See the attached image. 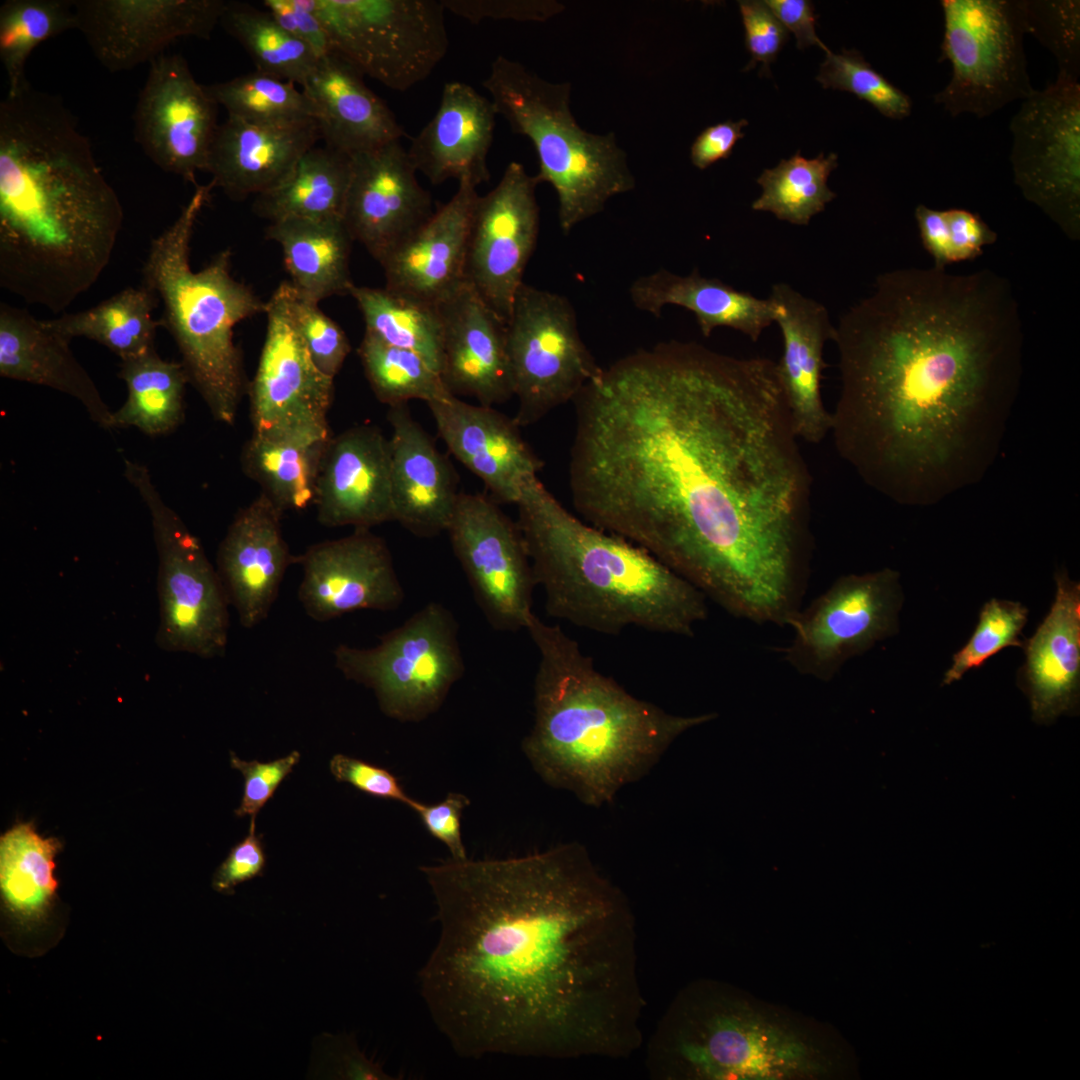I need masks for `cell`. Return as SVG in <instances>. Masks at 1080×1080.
I'll return each instance as SVG.
<instances>
[{"label": "cell", "instance_id": "1", "mask_svg": "<svg viewBox=\"0 0 1080 1080\" xmlns=\"http://www.w3.org/2000/svg\"><path fill=\"white\" fill-rule=\"evenodd\" d=\"M573 401L580 517L734 616L787 624L812 479L776 362L669 341L601 368Z\"/></svg>", "mask_w": 1080, "mask_h": 1080}, {"label": "cell", "instance_id": "2", "mask_svg": "<svg viewBox=\"0 0 1080 1080\" xmlns=\"http://www.w3.org/2000/svg\"><path fill=\"white\" fill-rule=\"evenodd\" d=\"M420 870L439 937L419 991L456 1054L622 1058L640 1047L635 918L583 845Z\"/></svg>", "mask_w": 1080, "mask_h": 1080}, {"label": "cell", "instance_id": "3", "mask_svg": "<svg viewBox=\"0 0 1080 1080\" xmlns=\"http://www.w3.org/2000/svg\"><path fill=\"white\" fill-rule=\"evenodd\" d=\"M839 456L901 504H927L979 478L1017 394L1023 350L1008 279L983 269L901 268L835 326Z\"/></svg>", "mask_w": 1080, "mask_h": 1080}, {"label": "cell", "instance_id": "4", "mask_svg": "<svg viewBox=\"0 0 1080 1080\" xmlns=\"http://www.w3.org/2000/svg\"><path fill=\"white\" fill-rule=\"evenodd\" d=\"M124 212L63 100L28 85L0 102V287L54 314L99 279Z\"/></svg>", "mask_w": 1080, "mask_h": 1080}, {"label": "cell", "instance_id": "5", "mask_svg": "<svg viewBox=\"0 0 1080 1080\" xmlns=\"http://www.w3.org/2000/svg\"><path fill=\"white\" fill-rule=\"evenodd\" d=\"M534 722L522 749L550 786L601 807L645 776L670 745L716 713L682 716L630 694L601 673L578 642L535 614Z\"/></svg>", "mask_w": 1080, "mask_h": 1080}, {"label": "cell", "instance_id": "6", "mask_svg": "<svg viewBox=\"0 0 1080 1080\" xmlns=\"http://www.w3.org/2000/svg\"><path fill=\"white\" fill-rule=\"evenodd\" d=\"M515 505L550 617L606 635L637 627L684 637L707 618L699 589L640 546L574 516L538 478Z\"/></svg>", "mask_w": 1080, "mask_h": 1080}, {"label": "cell", "instance_id": "7", "mask_svg": "<svg viewBox=\"0 0 1080 1080\" xmlns=\"http://www.w3.org/2000/svg\"><path fill=\"white\" fill-rule=\"evenodd\" d=\"M832 1043L787 1012L728 984L683 988L647 1046V1067L662 1080H780L833 1075Z\"/></svg>", "mask_w": 1080, "mask_h": 1080}, {"label": "cell", "instance_id": "8", "mask_svg": "<svg viewBox=\"0 0 1080 1080\" xmlns=\"http://www.w3.org/2000/svg\"><path fill=\"white\" fill-rule=\"evenodd\" d=\"M213 188L211 181L197 185L176 220L152 239L142 284L162 302L158 321L174 339L189 382L212 416L229 425L235 421L245 389L234 328L265 313L266 303L233 277L229 249L199 271L191 267L194 227Z\"/></svg>", "mask_w": 1080, "mask_h": 1080}, {"label": "cell", "instance_id": "9", "mask_svg": "<svg viewBox=\"0 0 1080 1080\" xmlns=\"http://www.w3.org/2000/svg\"><path fill=\"white\" fill-rule=\"evenodd\" d=\"M482 86L512 131L532 142L539 162L536 177L556 192L564 235L602 212L612 197L635 188L627 155L615 134L591 133L576 121L570 83L550 82L499 55Z\"/></svg>", "mask_w": 1080, "mask_h": 1080}, {"label": "cell", "instance_id": "10", "mask_svg": "<svg viewBox=\"0 0 1080 1080\" xmlns=\"http://www.w3.org/2000/svg\"><path fill=\"white\" fill-rule=\"evenodd\" d=\"M458 629L448 608L429 602L374 647L338 645L334 663L348 680L374 692L385 715L419 722L440 708L465 672Z\"/></svg>", "mask_w": 1080, "mask_h": 1080}, {"label": "cell", "instance_id": "11", "mask_svg": "<svg viewBox=\"0 0 1080 1080\" xmlns=\"http://www.w3.org/2000/svg\"><path fill=\"white\" fill-rule=\"evenodd\" d=\"M124 476L151 515L157 549L160 621L157 645L201 658L223 656L230 605L199 539L160 496L145 465L125 460Z\"/></svg>", "mask_w": 1080, "mask_h": 1080}, {"label": "cell", "instance_id": "12", "mask_svg": "<svg viewBox=\"0 0 1080 1080\" xmlns=\"http://www.w3.org/2000/svg\"><path fill=\"white\" fill-rule=\"evenodd\" d=\"M944 34L939 61L952 75L933 96L952 117L986 118L1035 89L1028 73L1023 0H941Z\"/></svg>", "mask_w": 1080, "mask_h": 1080}, {"label": "cell", "instance_id": "13", "mask_svg": "<svg viewBox=\"0 0 1080 1080\" xmlns=\"http://www.w3.org/2000/svg\"><path fill=\"white\" fill-rule=\"evenodd\" d=\"M333 51L363 76L404 92L445 57V8L435 0H302Z\"/></svg>", "mask_w": 1080, "mask_h": 1080}, {"label": "cell", "instance_id": "14", "mask_svg": "<svg viewBox=\"0 0 1080 1080\" xmlns=\"http://www.w3.org/2000/svg\"><path fill=\"white\" fill-rule=\"evenodd\" d=\"M506 347L519 427L574 400L601 370L580 336L571 302L525 282L506 324Z\"/></svg>", "mask_w": 1080, "mask_h": 1080}, {"label": "cell", "instance_id": "15", "mask_svg": "<svg viewBox=\"0 0 1080 1080\" xmlns=\"http://www.w3.org/2000/svg\"><path fill=\"white\" fill-rule=\"evenodd\" d=\"M1014 183L1072 241L1080 239V84L1062 72L1010 121Z\"/></svg>", "mask_w": 1080, "mask_h": 1080}, {"label": "cell", "instance_id": "16", "mask_svg": "<svg viewBox=\"0 0 1080 1080\" xmlns=\"http://www.w3.org/2000/svg\"><path fill=\"white\" fill-rule=\"evenodd\" d=\"M903 599L893 569L840 576L789 619L793 638L784 660L802 675L830 681L848 660L898 633Z\"/></svg>", "mask_w": 1080, "mask_h": 1080}, {"label": "cell", "instance_id": "17", "mask_svg": "<svg viewBox=\"0 0 1080 1080\" xmlns=\"http://www.w3.org/2000/svg\"><path fill=\"white\" fill-rule=\"evenodd\" d=\"M266 336L249 388L253 436L330 437L334 378L315 365L291 316L288 281L266 302Z\"/></svg>", "mask_w": 1080, "mask_h": 1080}, {"label": "cell", "instance_id": "18", "mask_svg": "<svg viewBox=\"0 0 1080 1080\" xmlns=\"http://www.w3.org/2000/svg\"><path fill=\"white\" fill-rule=\"evenodd\" d=\"M446 532L489 625L526 629L536 583L517 522L491 496L460 492Z\"/></svg>", "mask_w": 1080, "mask_h": 1080}, {"label": "cell", "instance_id": "19", "mask_svg": "<svg viewBox=\"0 0 1080 1080\" xmlns=\"http://www.w3.org/2000/svg\"><path fill=\"white\" fill-rule=\"evenodd\" d=\"M538 183L512 161L497 185L478 195L472 213L466 282L505 325L538 239Z\"/></svg>", "mask_w": 1080, "mask_h": 1080}, {"label": "cell", "instance_id": "20", "mask_svg": "<svg viewBox=\"0 0 1080 1080\" xmlns=\"http://www.w3.org/2000/svg\"><path fill=\"white\" fill-rule=\"evenodd\" d=\"M217 103L180 54L150 62L133 113L134 138L161 170L196 184L218 128Z\"/></svg>", "mask_w": 1080, "mask_h": 1080}, {"label": "cell", "instance_id": "21", "mask_svg": "<svg viewBox=\"0 0 1080 1080\" xmlns=\"http://www.w3.org/2000/svg\"><path fill=\"white\" fill-rule=\"evenodd\" d=\"M76 30L109 72L151 62L174 40L210 38L227 1L73 0Z\"/></svg>", "mask_w": 1080, "mask_h": 1080}, {"label": "cell", "instance_id": "22", "mask_svg": "<svg viewBox=\"0 0 1080 1080\" xmlns=\"http://www.w3.org/2000/svg\"><path fill=\"white\" fill-rule=\"evenodd\" d=\"M297 563L303 570L298 599L315 621L363 609L395 610L404 600L389 548L370 529L314 544Z\"/></svg>", "mask_w": 1080, "mask_h": 1080}, {"label": "cell", "instance_id": "23", "mask_svg": "<svg viewBox=\"0 0 1080 1080\" xmlns=\"http://www.w3.org/2000/svg\"><path fill=\"white\" fill-rule=\"evenodd\" d=\"M343 221L354 241L379 261L435 212L401 140L351 157Z\"/></svg>", "mask_w": 1080, "mask_h": 1080}, {"label": "cell", "instance_id": "24", "mask_svg": "<svg viewBox=\"0 0 1080 1080\" xmlns=\"http://www.w3.org/2000/svg\"><path fill=\"white\" fill-rule=\"evenodd\" d=\"M314 504L326 527L371 529L393 521L390 442L378 427L357 425L330 438Z\"/></svg>", "mask_w": 1080, "mask_h": 1080}, {"label": "cell", "instance_id": "25", "mask_svg": "<svg viewBox=\"0 0 1080 1080\" xmlns=\"http://www.w3.org/2000/svg\"><path fill=\"white\" fill-rule=\"evenodd\" d=\"M427 405L450 453L484 483L498 504H516L524 488L538 478L543 462L514 419L454 395Z\"/></svg>", "mask_w": 1080, "mask_h": 1080}, {"label": "cell", "instance_id": "26", "mask_svg": "<svg viewBox=\"0 0 1080 1080\" xmlns=\"http://www.w3.org/2000/svg\"><path fill=\"white\" fill-rule=\"evenodd\" d=\"M282 513L261 492L236 514L219 545L216 569L244 628L268 617L288 567L297 563L282 534Z\"/></svg>", "mask_w": 1080, "mask_h": 1080}, {"label": "cell", "instance_id": "27", "mask_svg": "<svg viewBox=\"0 0 1080 1080\" xmlns=\"http://www.w3.org/2000/svg\"><path fill=\"white\" fill-rule=\"evenodd\" d=\"M437 307L442 321L441 377L447 390L489 407L514 397L506 325L467 282Z\"/></svg>", "mask_w": 1080, "mask_h": 1080}, {"label": "cell", "instance_id": "28", "mask_svg": "<svg viewBox=\"0 0 1080 1080\" xmlns=\"http://www.w3.org/2000/svg\"><path fill=\"white\" fill-rule=\"evenodd\" d=\"M476 187L458 183L452 198L378 262L387 289L438 305L465 283V264Z\"/></svg>", "mask_w": 1080, "mask_h": 1080}, {"label": "cell", "instance_id": "29", "mask_svg": "<svg viewBox=\"0 0 1080 1080\" xmlns=\"http://www.w3.org/2000/svg\"><path fill=\"white\" fill-rule=\"evenodd\" d=\"M783 339L778 375L799 440L821 442L831 429V413L823 404L821 376L823 350L833 341L835 326L827 308L787 283L771 287L768 297Z\"/></svg>", "mask_w": 1080, "mask_h": 1080}, {"label": "cell", "instance_id": "30", "mask_svg": "<svg viewBox=\"0 0 1080 1080\" xmlns=\"http://www.w3.org/2000/svg\"><path fill=\"white\" fill-rule=\"evenodd\" d=\"M387 419L393 521L414 536H437L447 530L460 494L456 473L407 404L391 406Z\"/></svg>", "mask_w": 1080, "mask_h": 1080}, {"label": "cell", "instance_id": "31", "mask_svg": "<svg viewBox=\"0 0 1080 1080\" xmlns=\"http://www.w3.org/2000/svg\"><path fill=\"white\" fill-rule=\"evenodd\" d=\"M496 116L491 99L472 86L445 83L436 113L407 149L416 171L434 185L449 179L475 187L488 182Z\"/></svg>", "mask_w": 1080, "mask_h": 1080}, {"label": "cell", "instance_id": "32", "mask_svg": "<svg viewBox=\"0 0 1080 1080\" xmlns=\"http://www.w3.org/2000/svg\"><path fill=\"white\" fill-rule=\"evenodd\" d=\"M319 139L315 120L254 124L227 116L217 128L206 172L230 199L258 196L282 183Z\"/></svg>", "mask_w": 1080, "mask_h": 1080}, {"label": "cell", "instance_id": "33", "mask_svg": "<svg viewBox=\"0 0 1080 1080\" xmlns=\"http://www.w3.org/2000/svg\"><path fill=\"white\" fill-rule=\"evenodd\" d=\"M1056 596L1035 634L1027 641L1021 686L1037 723L1074 713L1080 684V585L1066 571L1055 574Z\"/></svg>", "mask_w": 1080, "mask_h": 1080}, {"label": "cell", "instance_id": "34", "mask_svg": "<svg viewBox=\"0 0 1080 1080\" xmlns=\"http://www.w3.org/2000/svg\"><path fill=\"white\" fill-rule=\"evenodd\" d=\"M70 340L28 310L0 303V376L46 386L78 400L111 429L112 411L70 348Z\"/></svg>", "mask_w": 1080, "mask_h": 1080}, {"label": "cell", "instance_id": "35", "mask_svg": "<svg viewBox=\"0 0 1080 1080\" xmlns=\"http://www.w3.org/2000/svg\"><path fill=\"white\" fill-rule=\"evenodd\" d=\"M302 91L313 105L325 146L345 155L372 151L405 135L363 75L335 52L319 59Z\"/></svg>", "mask_w": 1080, "mask_h": 1080}, {"label": "cell", "instance_id": "36", "mask_svg": "<svg viewBox=\"0 0 1080 1080\" xmlns=\"http://www.w3.org/2000/svg\"><path fill=\"white\" fill-rule=\"evenodd\" d=\"M632 304L656 318L668 305L692 312L704 337L719 327H727L756 342L775 321V307L769 298L761 299L694 269L679 275L659 269L640 276L629 288Z\"/></svg>", "mask_w": 1080, "mask_h": 1080}, {"label": "cell", "instance_id": "37", "mask_svg": "<svg viewBox=\"0 0 1080 1080\" xmlns=\"http://www.w3.org/2000/svg\"><path fill=\"white\" fill-rule=\"evenodd\" d=\"M266 237L282 249L291 285L303 296L320 302L346 295L355 285L350 274L354 241L343 218H286L270 222Z\"/></svg>", "mask_w": 1080, "mask_h": 1080}, {"label": "cell", "instance_id": "38", "mask_svg": "<svg viewBox=\"0 0 1080 1080\" xmlns=\"http://www.w3.org/2000/svg\"><path fill=\"white\" fill-rule=\"evenodd\" d=\"M351 166L350 156L327 146L313 147L282 183L256 196L253 210L270 222L286 218H343Z\"/></svg>", "mask_w": 1080, "mask_h": 1080}, {"label": "cell", "instance_id": "39", "mask_svg": "<svg viewBox=\"0 0 1080 1080\" xmlns=\"http://www.w3.org/2000/svg\"><path fill=\"white\" fill-rule=\"evenodd\" d=\"M159 301L154 291L141 284L127 287L89 309L64 313L46 322L70 341L87 338L125 360L156 349L160 323L153 319V310Z\"/></svg>", "mask_w": 1080, "mask_h": 1080}, {"label": "cell", "instance_id": "40", "mask_svg": "<svg viewBox=\"0 0 1080 1080\" xmlns=\"http://www.w3.org/2000/svg\"><path fill=\"white\" fill-rule=\"evenodd\" d=\"M60 843L19 823L0 839V889L5 911L20 924L43 920L55 899L54 858Z\"/></svg>", "mask_w": 1080, "mask_h": 1080}, {"label": "cell", "instance_id": "41", "mask_svg": "<svg viewBox=\"0 0 1080 1080\" xmlns=\"http://www.w3.org/2000/svg\"><path fill=\"white\" fill-rule=\"evenodd\" d=\"M119 377L127 399L112 413L111 429L134 427L150 436L174 431L184 417L185 387L189 382L182 363L168 361L156 349L121 360Z\"/></svg>", "mask_w": 1080, "mask_h": 1080}, {"label": "cell", "instance_id": "42", "mask_svg": "<svg viewBox=\"0 0 1080 1080\" xmlns=\"http://www.w3.org/2000/svg\"><path fill=\"white\" fill-rule=\"evenodd\" d=\"M331 437L252 435L242 452L243 470L282 512L303 510L314 503L321 461Z\"/></svg>", "mask_w": 1080, "mask_h": 1080}, {"label": "cell", "instance_id": "43", "mask_svg": "<svg viewBox=\"0 0 1080 1080\" xmlns=\"http://www.w3.org/2000/svg\"><path fill=\"white\" fill-rule=\"evenodd\" d=\"M350 295L362 313L365 332L420 354L441 374L442 321L436 305L386 287L354 285Z\"/></svg>", "mask_w": 1080, "mask_h": 1080}, {"label": "cell", "instance_id": "44", "mask_svg": "<svg viewBox=\"0 0 1080 1080\" xmlns=\"http://www.w3.org/2000/svg\"><path fill=\"white\" fill-rule=\"evenodd\" d=\"M220 24L247 51L258 72L303 86L320 59L266 10L227 1Z\"/></svg>", "mask_w": 1080, "mask_h": 1080}, {"label": "cell", "instance_id": "45", "mask_svg": "<svg viewBox=\"0 0 1080 1080\" xmlns=\"http://www.w3.org/2000/svg\"><path fill=\"white\" fill-rule=\"evenodd\" d=\"M834 153L807 159L798 151L777 166L765 169L757 178L761 195L752 203L755 211L770 212L779 220L807 225L836 197L827 185L838 165Z\"/></svg>", "mask_w": 1080, "mask_h": 1080}, {"label": "cell", "instance_id": "46", "mask_svg": "<svg viewBox=\"0 0 1080 1080\" xmlns=\"http://www.w3.org/2000/svg\"><path fill=\"white\" fill-rule=\"evenodd\" d=\"M76 29L73 0H6L0 6V60L13 92L29 82L25 67L36 46Z\"/></svg>", "mask_w": 1080, "mask_h": 1080}, {"label": "cell", "instance_id": "47", "mask_svg": "<svg viewBox=\"0 0 1080 1080\" xmlns=\"http://www.w3.org/2000/svg\"><path fill=\"white\" fill-rule=\"evenodd\" d=\"M358 355L375 396L389 407L410 400L429 403L452 395L441 374L412 350L389 345L365 332Z\"/></svg>", "mask_w": 1080, "mask_h": 1080}, {"label": "cell", "instance_id": "48", "mask_svg": "<svg viewBox=\"0 0 1080 1080\" xmlns=\"http://www.w3.org/2000/svg\"><path fill=\"white\" fill-rule=\"evenodd\" d=\"M204 89L227 111V116L249 123L291 124L315 120L312 103L295 84L258 71L204 85Z\"/></svg>", "mask_w": 1080, "mask_h": 1080}, {"label": "cell", "instance_id": "49", "mask_svg": "<svg viewBox=\"0 0 1080 1080\" xmlns=\"http://www.w3.org/2000/svg\"><path fill=\"white\" fill-rule=\"evenodd\" d=\"M825 54L816 77L824 88L850 92L890 119L900 120L911 114V98L878 73L859 51L828 50Z\"/></svg>", "mask_w": 1080, "mask_h": 1080}, {"label": "cell", "instance_id": "50", "mask_svg": "<svg viewBox=\"0 0 1080 1080\" xmlns=\"http://www.w3.org/2000/svg\"><path fill=\"white\" fill-rule=\"evenodd\" d=\"M1027 620L1028 609L1018 601L991 599L986 602L971 638L953 655L943 685L960 680L966 672L982 666L1006 647H1023L1020 635Z\"/></svg>", "mask_w": 1080, "mask_h": 1080}, {"label": "cell", "instance_id": "51", "mask_svg": "<svg viewBox=\"0 0 1080 1080\" xmlns=\"http://www.w3.org/2000/svg\"><path fill=\"white\" fill-rule=\"evenodd\" d=\"M1028 33L1032 34L1058 63V72L1079 80L1080 1L1023 0Z\"/></svg>", "mask_w": 1080, "mask_h": 1080}, {"label": "cell", "instance_id": "52", "mask_svg": "<svg viewBox=\"0 0 1080 1080\" xmlns=\"http://www.w3.org/2000/svg\"><path fill=\"white\" fill-rule=\"evenodd\" d=\"M289 308L295 327L311 359L325 375L334 378L351 351L343 329L288 281Z\"/></svg>", "mask_w": 1080, "mask_h": 1080}, {"label": "cell", "instance_id": "53", "mask_svg": "<svg viewBox=\"0 0 1080 1080\" xmlns=\"http://www.w3.org/2000/svg\"><path fill=\"white\" fill-rule=\"evenodd\" d=\"M299 760L298 751L268 762L245 761L232 752L231 767L238 770L244 778L243 795L239 807L235 810V815L237 817L249 816L250 822H255L258 812L272 798Z\"/></svg>", "mask_w": 1080, "mask_h": 1080}, {"label": "cell", "instance_id": "54", "mask_svg": "<svg viewBox=\"0 0 1080 1080\" xmlns=\"http://www.w3.org/2000/svg\"><path fill=\"white\" fill-rule=\"evenodd\" d=\"M745 30V44L751 61L745 70L761 63V73L770 75L769 65L789 38L788 30L773 12L759 0L738 1Z\"/></svg>", "mask_w": 1080, "mask_h": 1080}, {"label": "cell", "instance_id": "55", "mask_svg": "<svg viewBox=\"0 0 1080 1080\" xmlns=\"http://www.w3.org/2000/svg\"><path fill=\"white\" fill-rule=\"evenodd\" d=\"M445 10L479 23L484 19L544 22L564 10L554 0H440Z\"/></svg>", "mask_w": 1080, "mask_h": 1080}, {"label": "cell", "instance_id": "56", "mask_svg": "<svg viewBox=\"0 0 1080 1080\" xmlns=\"http://www.w3.org/2000/svg\"><path fill=\"white\" fill-rule=\"evenodd\" d=\"M329 768L337 781L349 783L373 797L398 801L413 811L420 804L408 796L397 777L385 768L344 754L334 755Z\"/></svg>", "mask_w": 1080, "mask_h": 1080}, {"label": "cell", "instance_id": "57", "mask_svg": "<svg viewBox=\"0 0 1080 1080\" xmlns=\"http://www.w3.org/2000/svg\"><path fill=\"white\" fill-rule=\"evenodd\" d=\"M265 866L262 836L257 835L255 822H250L248 835L230 850L215 871L212 887L219 893L232 895L236 886L262 876Z\"/></svg>", "mask_w": 1080, "mask_h": 1080}, {"label": "cell", "instance_id": "58", "mask_svg": "<svg viewBox=\"0 0 1080 1080\" xmlns=\"http://www.w3.org/2000/svg\"><path fill=\"white\" fill-rule=\"evenodd\" d=\"M469 803L464 795L449 793L437 804L420 802L414 811L428 832L448 848L451 858L455 860L468 858L461 836V817Z\"/></svg>", "mask_w": 1080, "mask_h": 1080}, {"label": "cell", "instance_id": "59", "mask_svg": "<svg viewBox=\"0 0 1080 1080\" xmlns=\"http://www.w3.org/2000/svg\"><path fill=\"white\" fill-rule=\"evenodd\" d=\"M263 6L285 31L308 45L319 58L334 52L323 24L302 0H265Z\"/></svg>", "mask_w": 1080, "mask_h": 1080}, {"label": "cell", "instance_id": "60", "mask_svg": "<svg viewBox=\"0 0 1080 1080\" xmlns=\"http://www.w3.org/2000/svg\"><path fill=\"white\" fill-rule=\"evenodd\" d=\"M946 211L950 233L952 263L974 259L987 245L995 243L997 233L979 215L966 209Z\"/></svg>", "mask_w": 1080, "mask_h": 1080}, {"label": "cell", "instance_id": "61", "mask_svg": "<svg viewBox=\"0 0 1080 1080\" xmlns=\"http://www.w3.org/2000/svg\"><path fill=\"white\" fill-rule=\"evenodd\" d=\"M747 125L746 119H740L727 120L705 128L691 145L692 164L704 170L720 160L727 159L737 142L744 137L742 128Z\"/></svg>", "mask_w": 1080, "mask_h": 1080}, {"label": "cell", "instance_id": "62", "mask_svg": "<svg viewBox=\"0 0 1080 1080\" xmlns=\"http://www.w3.org/2000/svg\"><path fill=\"white\" fill-rule=\"evenodd\" d=\"M330 1074L339 1079H396L369 1060L358 1048L353 1037H333L330 1043Z\"/></svg>", "mask_w": 1080, "mask_h": 1080}, {"label": "cell", "instance_id": "63", "mask_svg": "<svg viewBox=\"0 0 1080 1080\" xmlns=\"http://www.w3.org/2000/svg\"><path fill=\"white\" fill-rule=\"evenodd\" d=\"M764 2L788 32L794 34L799 49L815 45L825 53L830 50L816 34L818 15L811 1L766 0Z\"/></svg>", "mask_w": 1080, "mask_h": 1080}, {"label": "cell", "instance_id": "64", "mask_svg": "<svg viewBox=\"0 0 1080 1080\" xmlns=\"http://www.w3.org/2000/svg\"><path fill=\"white\" fill-rule=\"evenodd\" d=\"M915 219L920 238L926 251L931 255L933 266L946 269L952 263L950 233L945 210H936L923 204L915 208Z\"/></svg>", "mask_w": 1080, "mask_h": 1080}]
</instances>
